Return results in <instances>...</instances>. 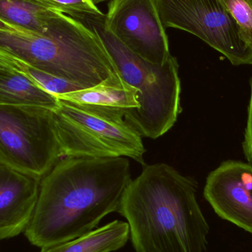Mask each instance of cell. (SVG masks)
<instances>
[{
  "label": "cell",
  "instance_id": "cell-1",
  "mask_svg": "<svg viewBox=\"0 0 252 252\" xmlns=\"http://www.w3.org/2000/svg\"><path fill=\"white\" fill-rule=\"evenodd\" d=\"M131 180L126 157H63L41 179L25 236L44 249L92 232L118 212Z\"/></svg>",
  "mask_w": 252,
  "mask_h": 252
},
{
  "label": "cell",
  "instance_id": "cell-2",
  "mask_svg": "<svg viewBox=\"0 0 252 252\" xmlns=\"http://www.w3.org/2000/svg\"><path fill=\"white\" fill-rule=\"evenodd\" d=\"M197 184L174 167L145 166L126 188L118 213L127 220L136 252H207L210 226Z\"/></svg>",
  "mask_w": 252,
  "mask_h": 252
},
{
  "label": "cell",
  "instance_id": "cell-3",
  "mask_svg": "<svg viewBox=\"0 0 252 252\" xmlns=\"http://www.w3.org/2000/svg\"><path fill=\"white\" fill-rule=\"evenodd\" d=\"M0 54L83 89L120 76L98 35L57 10L44 34L0 31Z\"/></svg>",
  "mask_w": 252,
  "mask_h": 252
},
{
  "label": "cell",
  "instance_id": "cell-4",
  "mask_svg": "<svg viewBox=\"0 0 252 252\" xmlns=\"http://www.w3.org/2000/svg\"><path fill=\"white\" fill-rule=\"evenodd\" d=\"M104 18H90L81 23L98 35L120 76L139 92V107L124 110L126 121L142 137L157 139L175 125L182 112L177 59L171 56L163 64L144 60L106 28Z\"/></svg>",
  "mask_w": 252,
  "mask_h": 252
},
{
  "label": "cell",
  "instance_id": "cell-5",
  "mask_svg": "<svg viewBox=\"0 0 252 252\" xmlns=\"http://www.w3.org/2000/svg\"><path fill=\"white\" fill-rule=\"evenodd\" d=\"M124 111L59 98L53 112L63 157H128L145 165L142 136L127 124Z\"/></svg>",
  "mask_w": 252,
  "mask_h": 252
},
{
  "label": "cell",
  "instance_id": "cell-6",
  "mask_svg": "<svg viewBox=\"0 0 252 252\" xmlns=\"http://www.w3.org/2000/svg\"><path fill=\"white\" fill-rule=\"evenodd\" d=\"M62 157L53 110L0 106V162L42 179Z\"/></svg>",
  "mask_w": 252,
  "mask_h": 252
},
{
  "label": "cell",
  "instance_id": "cell-7",
  "mask_svg": "<svg viewBox=\"0 0 252 252\" xmlns=\"http://www.w3.org/2000/svg\"><path fill=\"white\" fill-rule=\"evenodd\" d=\"M164 28L186 31L225 56L234 66L252 64V49L219 0H156Z\"/></svg>",
  "mask_w": 252,
  "mask_h": 252
},
{
  "label": "cell",
  "instance_id": "cell-8",
  "mask_svg": "<svg viewBox=\"0 0 252 252\" xmlns=\"http://www.w3.org/2000/svg\"><path fill=\"white\" fill-rule=\"evenodd\" d=\"M106 28L132 53L163 64L172 56L156 0H111Z\"/></svg>",
  "mask_w": 252,
  "mask_h": 252
},
{
  "label": "cell",
  "instance_id": "cell-9",
  "mask_svg": "<svg viewBox=\"0 0 252 252\" xmlns=\"http://www.w3.org/2000/svg\"><path fill=\"white\" fill-rule=\"evenodd\" d=\"M204 196L220 219L252 235V164L223 161L207 176Z\"/></svg>",
  "mask_w": 252,
  "mask_h": 252
},
{
  "label": "cell",
  "instance_id": "cell-10",
  "mask_svg": "<svg viewBox=\"0 0 252 252\" xmlns=\"http://www.w3.org/2000/svg\"><path fill=\"white\" fill-rule=\"evenodd\" d=\"M41 179L0 162V240L25 232L36 205Z\"/></svg>",
  "mask_w": 252,
  "mask_h": 252
},
{
  "label": "cell",
  "instance_id": "cell-11",
  "mask_svg": "<svg viewBox=\"0 0 252 252\" xmlns=\"http://www.w3.org/2000/svg\"><path fill=\"white\" fill-rule=\"evenodd\" d=\"M139 92L125 82L121 76L109 78L90 88L81 89L58 97L79 104L112 109L139 107Z\"/></svg>",
  "mask_w": 252,
  "mask_h": 252
},
{
  "label": "cell",
  "instance_id": "cell-12",
  "mask_svg": "<svg viewBox=\"0 0 252 252\" xmlns=\"http://www.w3.org/2000/svg\"><path fill=\"white\" fill-rule=\"evenodd\" d=\"M59 98L40 88L23 74L0 66V106H29L54 111Z\"/></svg>",
  "mask_w": 252,
  "mask_h": 252
},
{
  "label": "cell",
  "instance_id": "cell-13",
  "mask_svg": "<svg viewBox=\"0 0 252 252\" xmlns=\"http://www.w3.org/2000/svg\"><path fill=\"white\" fill-rule=\"evenodd\" d=\"M130 238L128 223L114 220L102 227L40 252H112L121 250Z\"/></svg>",
  "mask_w": 252,
  "mask_h": 252
},
{
  "label": "cell",
  "instance_id": "cell-14",
  "mask_svg": "<svg viewBox=\"0 0 252 252\" xmlns=\"http://www.w3.org/2000/svg\"><path fill=\"white\" fill-rule=\"evenodd\" d=\"M54 12L37 0H0V20L19 32L44 34Z\"/></svg>",
  "mask_w": 252,
  "mask_h": 252
},
{
  "label": "cell",
  "instance_id": "cell-15",
  "mask_svg": "<svg viewBox=\"0 0 252 252\" xmlns=\"http://www.w3.org/2000/svg\"><path fill=\"white\" fill-rule=\"evenodd\" d=\"M49 8L69 15L79 22L93 17H103L104 13L91 0H37Z\"/></svg>",
  "mask_w": 252,
  "mask_h": 252
},
{
  "label": "cell",
  "instance_id": "cell-16",
  "mask_svg": "<svg viewBox=\"0 0 252 252\" xmlns=\"http://www.w3.org/2000/svg\"><path fill=\"white\" fill-rule=\"evenodd\" d=\"M239 27L244 41L252 49V0H219Z\"/></svg>",
  "mask_w": 252,
  "mask_h": 252
},
{
  "label": "cell",
  "instance_id": "cell-17",
  "mask_svg": "<svg viewBox=\"0 0 252 252\" xmlns=\"http://www.w3.org/2000/svg\"><path fill=\"white\" fill-rule=\"evenodd\" d=\"M243 148H244L246 158L248 161L247 162L252 164V77L251 79V94H250V104H249L248 109V119H247L245 134H244Z\"/></svg>",
  "mask_w": 252,
  "mask_h": 252
},
{
  "label": "cell",
  "instance_id": "cell-18",
  "mask_svg": "<svg viewBox=\"0 0 252 252\" xmlns=\"http://www.w3.org/2000/svg\"><path fill=\"white\" fill-rule=\"evenodd\" d=\"M0 31H9V32H19L16 28L10 26V25L4 23V22H3L1 20H0Z\"/></svg>",
  "mask_w": 252,
  "mask_h": 252
},
{
  "label": "cell",
  "instance_id": "cell-19",
  "mask_svg": "<svg viewBox=\"0 0 252 252\" xmlns=\"http://www.w3.org/2000/svg\"><path fill=\"white\" fill-rule=\"evenodd\" d=\"M91 1L96 4H97V3L103 2V1H111V0H91Z\"/></svg>",
  "mask_w": 252,
  "mask_h": 252
}]
</instances>
